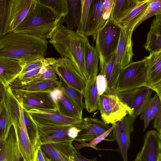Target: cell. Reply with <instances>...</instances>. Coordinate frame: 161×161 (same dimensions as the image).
Listing matches in <instances>:
<instances>
[{
	"label": "cell",
	"instance_id": "cell-1",
	"mask_svg": "<svg viewBox=\"0 0 161 161\" xmlns=\"http://www.w3.org/2000/svg\"><path fill=\"white\" fill-rule=\"evenodd\" d=\"M47 43L46 40L34 35L11 32L0 40V57L18 60L23 67L44 58Z\"/></svg>",
	"mask_w": 161,
	"mask_h": 161
},
{
	"label": "cell",
	"instance_id": "cell-2",
	"mask_svg": "<svg viewBox=\"0 0 161 161\" xmlns=\"http://www.w3.org/2000/svg\"><path fill=\"white\" fill-rule=\"evenodd\" d=\"M62 19L51 8L34 0L26 16L13 32L31 35L45 40L50 39Z\"/></svg>",
	"mask_w": 161,
	"mask_h": 161
},
{
	"label": "cell",
	"instance_id": "cell-3",
	"mask_svg": "<svg viewBox=\"0 0 161 161\" xmlns=\"http://www.w3.org/2000/svg\"><path fill=\"white\" fill-rule=\"evenodd\" d=\"M85 36L70 30L64 34L54 42L53 46L62 57L68 58L75 62L87 81L89 78L85 62Z\"/></svg>",
	"mask_w": 161,
	"mask_h": 161
},
{
	"label": "cell",
	"instance_id": "cell-4",
	"mask_svg": "<svg viewBox=\"0 0 161 161\" xmlns=\"http://www.w3.org/2000/svg\"><path fill=\"white\" fill-rule=\"evenodd\" d=\"M120 31L121 28L109 17L97 32L95 47L99 56V74L104 75L105 65L116 51Z\"/></svg>",
	"mask_w": 161,
	"mask_h": 161
},
{
	"label": "cell",
	"instance_id": "cell-5",
	"mask_svg": "<svg viewBox=\"0 0 161 161\" xmlns=\"http://www.w3.org/2000/svg\"><path fill=\"white\" fill-rule=\"evenodd\" d=\"M34 0H0V40L13 32L27 15Z\"/></svg>",
	"mask_w": 161,
	"mask_h": 161
},
{
	"label": "cell",
	"instance_id": "cell-6",
	"mask_svg": "<svg viewBox=\"0 0 161 161\" xmlns=\"http://www.w3.org/2000/svg\"><path fill=\"white\" fill-rule=\"evenodd\" d=\"M0 142L5 141L13 125L17 126L20 121L18 102L11 87L0 85Z\"/></svg>",
	"mask_w": 161,
	"mask_h": 161
},
{
	"label": "cell",
	"instance_id": "cell-7",
	"mask_svg": "<svg viewBox=\"0 0 161 161\" xmlns=\"http://www.w3.org/2000/svg\"><path fill=\"white\" fill-rule=\"evenodd\" d=\"M147 67L146 60L132 62L121 70L116 93L145 86L147 82Z\"/></svg>",
	"mask_w": 161,
	"mask_h": 161
},
{
	"label": "cell",
	"instance_id": "cell-8",
	"mask_svg": "<svg viewBox=\"0 0 161 161\" xmlns=\"http://www.w3.org/2000/svg\"><path fill=\"white\" fill-rule=\"evenodd\" d=\"M98 109L102 120L112 125L127 114L133 113L132 110L122 101L116 94H104L100 96Z\"/></svg>",
	"mask_w": 161,
	"mask_h": 161
},
{
	"label": "cell",
	"instance_id": "cell-9",
	"mask_svg": "<svg viewBox=\"0 0 161 161\" xmlns=\"http://www.w3.org/2000/svg\"><path fill=\"white\" fill-rule=\"evenodd\" d=\"M47 59L50 65L59 77L70 86L83 94L87 80L75 62L65 57Z\"/></svg>",
	"mask_w": 161,
	"mask_h": 161
},
{
	"label": "cell",
	"instance_id": "cell-10",
	"mask_svg": "<svg viewBox=\"0 0 161 161\" xmlns=\"http://www.w3.org/2000/svg\"><path fill=\"white\" fill-rule=\"evenodd\" d=\"M12 90L19 104L22 107L24 111H58L57 104L51 96L52 90L33 92Z\"/></svg>",
	"mask_w": 161,
	"mask_h": 161
},
{
	"label": "cell",
	"instance_id": "cell-11",
	"mask_svg": "<svg viewBox=\"0 0 161 161\" xmlns=\"http://www.w3.org/2000/svg\"><path fill=\"white\" fill-rule=\"evenodd\" d=\"M26 112L36 125H72L81 129L84 122L83 119L68 117L58 111H43L32 110Z\"/></svg>",
	"mask_w": 161,
	"mask_h": 161
},
{
	"label": "cell",
	"instance_id": "cell-12",
	"mask_svg": "<svg viewBox=\"0 0 161 161\" xmlns=\"http://www.w3.org/2000/svg\"><path fill=\"white\" fill-rule=\"evenodd\" d=\"M136 117L128 115L121 120L117 122L110 133L114 141L117 143L119 151L123 161H128L127 152L130 145V135L133 131V124Z\"/></svg>",
	"mask_w": 161,
	"mask_h": 161
},
{
	"label": "cell",
	"instance_id": "cell-13",
	"mask_svg": "<svg viewBox=\"0 0 161 161\" xmlns=\"http://www.w3.org/2000/svg\"><path fill=\"white\" fill-rule=\"evenodd\" d=\"M144 57L147 67V82L145 87L154 91L161 101V48L149 52Z\"/></svg>",
	"mask_w": 161,
	"mask_h": 161
},
{
	"label": "cell",
	"instance_id": "cell-14",
	"mask_svg": "<svg viewBox=\"0 0 161 161\" xmlns=\"http://www.w3.org/2000/svg\"><path fill=\"white\" fill-rule=\"evenodd\" d=\"M36 125L37 136L40 145L63 142L73 140L69 136L68 132L72 125Z\"/></svg>",
	"mask_w": 161,
	"mask_h": 161
},
{
	"label": "cell",
	"instance_id": "cell-15",
	"mask_svg": "<svg viewBox=\"0 0 161 161\" xmlns=\"http://www.w3.org/2000/svg\"><path fill=\"white\" fill-rule=\"evenodd\" d=\"M161 153V137L157 131H147L144 137V144L137 155V161H157Z\"/></svg>",
	"mask_w": 161,
	"mask_h": 161
},
{
	"label": "cell",
	"instance_id": "cell-16",
	"mask_svg": "<svg viewBox=\"0 0 161 161\" xmlns=\"http://www.w3.org/2000/svg\"><path fill=\"white\" fill-rule=\"evenodd\" d=\"M75 141L80 143L92 141L109 129L111 127L98 119L86 117Z\"/></svg>",
	"mask_w": 161,
	"mask_h": 161
},
{
	"label": "cell",
	"instance_id": "cell-17",
	"mask_svg": "<svg viewBox=\"0 0 161 161\" xmlns=\"http://www.w3.org/2000/svg\"><path fill=\"white\" fill-rule=\"evenodd\" d=\"M0 161H24L20 149L16 128L11 127L8 136L0 142Z\"/></svg>",
	"mask_w": 161,
	"mask_h": 161
},
{
	"label": "cell",
	"instance_id": "cell-18",
	"mask_svg": "<svg viewBox=\"0 0 161 161\" xmlns=\"http://www.w3.org/2000/svg\"><path fill=\"white\" fill-rule=\"evenodd\" d=\"M133 31L121 28L116 56L117 63L121 69L132 62L133 43L131 37Z\"/></svg>",
	"mask_w": 161,
	"mask_h": 161
},
{
	"label": "cell",
	"instance_id": "cell-19",
	"mask_svg": "<svg viewBox=\"0 0 161 161\" xmlns=\"http://www.w3.org/2000/svg\"><path fill=\"white\" fill-rule=\"evenodd\" d=\"M104 0H92L90 6L85 36H92L94 40L98 30L106 22L103 17L102 4Z\"/></svg>",
	"mask_w": 161,
	"mask_h": 161
},
{
	"label": "cell",
	"instance_id": "cell-20",
	"mask_svg": "<svg viewBox=\"0 0 161 161\" xmlns=\"http://www.w3.org/2000/svg\"><path fill=\"white\" fill-rule=\"evenodd\" d=\"M20 110V121L16 126L18 134L19 144L21 152L25 159L34 161L36 147L31 140L25 125L22 107L19 104Z\"/></svg>",
	"mask_w": 161,
	"mask_h": 161
},
{
	"label": "cell",
	"instance_id": "cell-21",
	"mask_svg": "<svg viewBox=\"0 0 161 161\" xmlns=\"http://www.w3.org/2000/svg\"><path fill=\"white\" fill-rule=\"evenodd\" d=\"M23 67L18 60L0 57V85L4 87L9 86L21 72Z\"/></svg>",
	"mask_w": 161,
	"mask_h": 161
},
{
	"label": "cell",
	"instance_id": "cell-22",
	"mask_svg": "<svg viewBox=\"0 0 161 161\" xmlns=\"http://www.w3.org/2000/svg\"><path fill=\"white\" fill-rule=\"evenodd\" d=\"M73 142L46 144L41 147L43 152L55 161H69L70 157L77 153Z\"/></svg>",
	"mask_w": 161,
	"mask_h": 161
},
{
	"label": "cell",
	"instance_id": "cell-23",
	"mask_svg": "<svg viewBox=\"0 0 161 161\" xmlns=\"http://www.w3.org/2000/svg\"><path fill=\"white\" fill-rule=\"evenodd\" d=\"M150 0H138L136 4L128 11L116 23L121 28L134 31L144 13Z\"/></svg>",
	"mask_w": 161,
	"mask_h": 161
},
{
	"label": "cell",
	"instance_id": "cell-24",
	"mask_svg": "<svg viewBox=\"0 0 161 161\" xmlns=\"http://www.w3.org/2000/svg\"><path fill=\"white\" fill-rule=\"evenodd\" d=\"M51 96L56 103L58 111L62 114L69 117L83 119L82 114L74 105L65 95L58 87L51 92Z\"/></svg>",
	"mask_w": 161,
	"mask_h": 161
},
{
	"label": "cell",
	"instance_id": "cell-25",
	"mask_svg": "<svg viewBox=\"0 0 161 161\" xmlns=\"http://www.w3.org/2000/svg\"><path fill=\"white\" fill-rule=\"evenodd\" d=\"M121 70L117 61L116 51L105 65L104 75L107 81V88L105 94H116L117 84Z\"/></svg>",
	"mask_w": 161,
	"mask_h": 161
},
{
	"label": "cell",
	"instance_id": "cell-26",
	"mask_svg": "<svg viewBox=\"0 0 161 161\" xmlns=\"http://www.w3.org/2000/svg\"><path fill=\"white\" fill-rule=\"evenodd\" d=\"M85 56L86 66L89 76L87 81H94L97 76L99 58L97 50L90 45L87 37L85 41Z\"/></svg>",
	"mask_w": 161,
	"mask_h": 161
},
{
	"label": "cell",
	"instance_id": "cell-27",
	"mask_svg": "<svg viewBox=\"0 0 161 161\" xmlns=\"http://www.w3.org/2000/svg\"><path fill=\"white\" fill-rule=\"evenodd\" d=\"M144 47L149 52L161 48V14L153 19Z\"/></svg>",
	"mask_w": 161,
	"mask_h": 161
},
{
	"label": "cell",
	"instance_id": "cell-28",
	"mask_svg": "<svg viewBox=\"0 0 161 161\" xmlns=\"http://www.w3.org/2000/svg\"><path fill=\"white\" fill-rule=\"evenodd\" d=\"M68 13L62 19V22H65L67 28L71 30L77 28L80 18L81 9V0H67Z\"/></svg>",
	"mask_w": 161,
	"mask_h": 161
},
{
	"label": "cell",
	"instance_id": "cell-29",
	"mask_svg": "<svg viewBox=\"0 0 161 161\" xmlns=\"http://www.w3.org/2000/svg\"><path fill=\"white\" fill-rule=\"evenodd\" d=\"M83 94L86 110L92 113L98 109L99 96L98 93L96 79L92 81H87Z\"/></svg>",
	"mask_w": 161,
	"mask_h": 161
},
{
	"label": "cell",
	"instance_id": "cell-30",
	"mask_svg": "<svg viewBox=\"0 0 161 161\" xmlns=\"http://www.w3.org/2000/svg\"><path fill=\"white\" fill-rule=\"evenodd\" d=\"M59 80L58 87L63 92L74 105L82 114L83 109L85 108L83 102V93L73 88L68 84L62 78Z\"/></svg>",
	"mask_w": 161,
	"mask_h": 161
},
{
	"label": "cell",
	"instance_id": "cell-31",
	"mask_svg": "<svg viewBox=\"0 0 161 161\" xmlns=\"http://www.w3.org/2000/svg\"><path fill=\"white\" fill-rule=\"evenodd\" d=\"M58 82L57 80H40L11 88L12 90L26 92L52 90L58 87Z\"/></svg>",
	"mask_w": 161,
	"mask_h": 161
},
{
	"label": "cell",
	"instance_id": "cell-32",
	"mask_svg": "<svg viewBox=\"0 0 161 161\" xmlns=\"http://www.w3.org/2000/svg\"><path fill=\"white\" fill-rule=\"evenodd\" d=\"M138 0H114L110 19L116 23L130 9L134 6Z\"/></svg>",
	"mask_w": 161,
	"mask_h": 161
},
{
	"label": "cell",
	"instance_id": "cell-33",
	"mask_svg": "<svg viewBox=\"0 0 161 161\" xmlns=\"http://www.w3.org/2000/svg\"><path fill=\"white\" fill-rule=\"evenodd\" d=\"M151 90L144 86L136 97L133 104V115L135 117L140 115L148 104L152 94Z\"/></svg>",
	"mask_w": 161,
	"mask_h": 161
},
{
	"label": "cell",
	"instance_id": "cell-34",
	"mask_svg": "<svg viewBox=\"0 0 161 161\" xmlns=\"http://www.w3.org/2000/svg\"><path fill=\"white\" fill-rule=\"evenodd\" d=\"M39 2L52 9L60 18L68 13L67 0H38Z\"/></svg>",
	"mask_w": 161,
	"mask_h": 161
},
{
	"label": "cell",
	"instance_id": "cell-35",
	"mask_svg": "<svg viewBox=\"0 0 161 161\" xmlns=\"http://www.w3.org/2000/svg\"><path fill=\"white\" fill-rule=\"evenodd\" d=\"M81 0V9L80 18L79 25L76 32L77 34L85 36L89 10L92 0Z\"/></svg>",
	"mask_w": 161,
	"mask_h": 161
},
{
	"label": "cell",
	"instance_id": "cell-36",
	"mask_svg": "<svg viewBox=\"0 0 161 161\" xmlns=\"http://www.w3.org/2000/svg\"><path fill=\"white\" fill-rule=\"evenodd\" d=\"M161 14V0H150L144 13L136 26V28L151 17Z\"/></svg>",
	"mask_w": 161,
	"mask_h": 161
},
{
	"label": "cell",
	"instance_id": "cell-37",
	"mask_svg": "<svg viewBox=\"0 0 161 161\" xmlns=\"http://www.w3.org/2000/svg\"><path fill=\"white\" fill-rule=\"evenodd\" d=\"M23 114L25 122L28 135L36 147V145L39 143L36 125L26 111L24 110Z\"/></svg>",
	"mask_w": 161,
	"mask_h": 161
},
{
	"label": "cell",
	"instance_id": "cell-38",
	"mask_svg": "<svg viewBox=\"0 0 161 161\" xmlns=\"http://www.w3.org/2000/svg\"><path fill=\"white\" fill-rule=\"evenodd\" d=\"M114 127V125H112L111 127L108 130L98 136L89 143L84 142L78 143L75 142H73L75 147L76 148L79 149L84 147H89L98 150L99 149L97 147V145L103 140H106V138L109 135Z\"/></svg>",
	"mask_w": 161,
	"mask_h": 161
},
{
	"label": "cell",
	"instance_id": "cell-39",
	"mask_svg": "<svg viewBox=\"0 0 161 161\" xmlns=\"http://www.w3.org/2000/svg\"><path fill=\"white\" fill-rule=\"evenodd\" d=\"M48 65H50V64L47 58H44L35 61L23 66L22 71L17 77L31 70Z\"/></svg>",
	"mask_w": 161,
	"mask_h": 161
},
{
	"label": "cell",
	"instance_id": "cell-40",
	"mask_svg": "<svg viewBox=\"0 0 161 161\" xmlns=\"http://www.w3.org/2000/svg\"><path fill=\"white\" fill-rule=\"evenodd\" d=\"M140 114V119L144 121L143 131H145L152 120V110L149 102Z\"/></svg>",
	"mask_w": 161,
	"mask_h": 161
},
{
	"label": "cell",
	"instance_id": "cell-41",
	"mask_svg": "<svg viewBox=\"0 0 161 161\" xmlns=\"http://www.w3.org/2000/svg\"><path fill=\"white\" fill-rule=\"evenodd\" d=\"M149 103L152 110V120H154L161 107V101L159 96L156 93L151 98Z\"/></svg>",
	"mask_w": 161,
	"mask_h": 161
},
{
	"label": "cell",
	"instance_id": "cell-42",
	"mask_svg": "<svg viewBox=\"0 0 161 161\" xmlns=\"http://www.w3.org/2000/svg\"><path fill=\"white\" fill-rule=\"evenodd\" d=\"M96 81L98 93L100 96L106 93L107 88V83L105 76L99 74L97 77Z\"/></svg>",
	"mask_w": 161,
	"mask_h": 161
},
{
	"label": "cell",
	"instance_id": "cell-43",
	"mask_svg": "<svg viewBox=\"0 0 161 161\" xmlns=\"http://www.w3.org/2000/svg\"><path fill=\"white\" fill-rule=\"evenodd\" d=\"M47 70L44 73L41 74L39 73L36 78L37 80H57L58 77L52 67L50 65L47 66Z\"/></svg>",
	"mask_w": 161,
	"mask_h": 161
},
{
	"label": "cell",
	"instance_id": "cell-44",
	"mask_svg": "<svg viewBox=\"0 0 161 161\" xmlns=\"http://www.w3.org/2000/svg\"><path fill=\"white\" fill-rule=\"evenodd\" d=\"M114 0H104L102 4L103 19L107 21L109 19L112 10Z\"/></svg>",
	"mask_w": 161,
	"mask_h": 161
},
{
	"label": "cell",
	"instance_id": "cell-45",
	"mask_svg": "<svg viewBox=\"0 0 161 161\" xmlns=\"http://www.w3.org/2000/svg\"><path fill=\"white\" fill-rule=\"evenodd\" d=\"M41 146L38 144L36 146L34 161H51V159L47 157L42 151Z\"/></svg>",
	"mask_w": 161,
	"mask_h": 161
},
{
	"label": "cell",
	"instance_id": "cell-46",
	"mask_svg": "<svg viewBox=\"0 0 161 161\" xmlns=\"http://www.w3.org/2000/svg\"><path fill=\"white\" fill-rule=\"evenodd\" d=\"M153 127L156 129L161 137V106L154 119Z\"/></svg>",
	"mask_w": 161,
	"mask_h": 161
},
{
	"label": "cell",
	"instance_id": "cell-47",
	"mask_svg": "<svg viewBox=\"0 0 161 161\" xmlns=\"http://www.w3.org/2000/svg\"><path fill=\"white\" fill-rule=\"evenodd\" d=\"M80 131V129L75 126H71L69 128L68 130V134L69 136L74 141Z\"/></svg>",
	"mask_w": 161,
	"mask_h": 161
},
{
	"label": "cell",
	"instance_id": "cell-48",
	"mask_svg": "<svg viewBox=\"0 0 161 161\" xmlns=\"http://www.w3.org/2000/svg\"><path fill=\"white\" fill-rule=\"evenodd\" d=\"M76 155L80 161H97L96 158L92 159H88L84 157L80 153L79 149H77Z\"/></svg>",
	"mask_w": 161,
	"mask_h": 161
},
{
	"label": "cell",
	"instance_id": "cell-49",
	"mask_svg": "<svg viewBox=\"0 0 161 161\" xmlns=\"http://www.w3.org/2000/svg\"><path fill=\"white\" fill-rule=\"evenodd\" d=\"M74 159L75 161H80L78 158L77 156L76 153L74 156Z\"/></svg>",
	"mask_w": 161,
	"mask_h": 161
},
{
	"label": "cell",
	"instance_id": "cell-50",
	"mask_svg": "<svg viewBox=\"0 0 161 161\" xmlns=\"http://www.w3.org/2000/svg\"><path fill=\"white\" fill-rule=\"evenodd\" d=\"M72 155V156H71L70 157V158H69V161H75L74 159V156L75 155Z\"/></svg>",
	"mask_w": 161,
	"mask_h": 161
},
{
	"label": "cell",
	"instance_id": "cell-51",
	"mask_svg": "<svg viewBox=\"0 0 161 161\" xmlns=\"http://www.w3.org/2000/svg\"><path fill=\"white\" fill-rule=\"evenodd\" d=\"M157 161H161V153L159 155Z\"/></svg>",
	"mask_w": 161,
	"mask_h": 161
},
{
	"label": "cell",
	"instance_id": "cell-52",
	"mask_svg": "<svg viewBox=\"0 0 161 161\" xmlns=\"http://www.w3.org/2000/svg\"><path fill=\"white\" fill-rule=\"evenodd\" d=\"M133 161H137L136 159H135Z\"/></svg>",
	"mask_w": 161,
	"mask_h": 161
},
{
	"label": "cell",
	"instance_id": "cell-53",
	"mask_svg": "<svg viewBox=\"0 0 161 161\" xmlns=\"http://www.w3.org/2000/svg\"><path fill=\"white\" fill-rule=\"evenodd\" d=\"M24 161H27L26 160L24 159Z\"/></svg>",
	"mask_w": 161,
	"mask_h": 161
}]
</instances>
